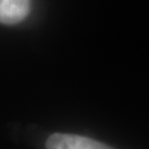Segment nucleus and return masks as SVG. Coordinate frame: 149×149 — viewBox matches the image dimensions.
<instances>
[{"instance_id": "obj_1", "label": "nucleus", "mask_w": 149, "mask_h": 149, "mask_svg": "<svg viewBox=\"0 0 149 149\" xmlns=\"http://www.w3.org/2000/svg\"><path fill=\"white\" fill-rule=\"evenodd\" d=\"M47 149H114L94 139L72 135L53 134L45 143Z\"/></svg>"}, {"instance_id": "obj_2", "label": "nucleus", "mask_w": 149, "mask_h": 149, "mask_svg": "<svg viewBox=\"0 0 149 149\" xmlns=\"http://www.w3.org/2000/svg\"><path fill=\"white\" fill-rule=\"evenodd\" d=\"M31 0H0V23L17 24L30 12Z\"/></svg>"}]
</instances>
